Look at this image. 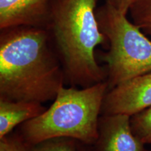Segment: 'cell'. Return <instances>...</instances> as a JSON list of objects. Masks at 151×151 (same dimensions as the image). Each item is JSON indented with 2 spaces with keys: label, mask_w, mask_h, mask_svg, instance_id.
Returning <instances> with one entry per match:
<instances>
[{
  "label": "cell",
  "mask_w": 151,
  "mask_h": 151,
  "mask_svg": "<svg viewBox=\"0 0 151 151\" xmlns=\"http://www.w3.org/2000/svg\"><path fill=\"white\" fill-rule=\"evenodd\" d=\"M48 29L16 26L1 29L0 99L45 103L64 86L63 67Z\"/></svg>",
  "instance_id": "obj_1"
},
{
  "label": "cell",
  "mask_w": 151,
  "mask_h": 151,
  "mask_svg": "<svg viewBox=\"0 0 151 151\" xmlns=\"http://www.w3.org/2000/svg\"><path fill=\"white\" fill-rule=\"evenodd\" d=\"M98 0H50L46 29L73 86L86 88L106 81L107 73L96 60L95 49L107 39L97 18Z\"/></svg>",
  "instance_id": "obj_2"
},
{
  "label": "cell",
  "mask_w": 151,
  "mask_h": 151,
  "mask_svg": "<svg viewBox=\"0 0 151 151\" xmlns=\"http://www.w3.org/2000/svg\"><path fill=\"white\" fill-rule=\"evenodd\" d=\"M108 91L106 81L81 89L63 86L49 108L22 124L20 135L29 146L59 137L94 145L99 135V114Z\"/></svg>",
  "instance_id": "obj_3"
},
{
  "label": "cell",
  "mask_w": 151,
  "mask_h": 151,
  "mask_svg": "<svg viewBox=\"0 0 151 151\" xmlns=\"http://www.w3.org/2000/svg\"><path fill=\"white\" fill-rule=\"evenodd\" d=\"M99 25L109 48L106 62L109 90L129 79L151 72V41L127 15L106 1L97 10Z\"/></svg>",
  "instance_id": "obj_4"
},
{
  "label": "cell",
  "mask_w": 151,
  "mask_h": 151,
  "mask_svg": "<svg viewBox=\"0 0 151 151\" xmlns=\"http://www.w3.org/2000/svg\"><path fill=\"white\" fill-rule=\"evenodd\" d=\"M150 106L151 72H149L109 90L104 100L101 114L132 116Z\"/></svg>",
  "instance_id": "obj_5"
},
{
  "label": "cell",
  "mask_w": 151,
  "mask_h": 151,
  "mask_svg": "<svg viewBox=\"0 0 151 151\" xmlns=\"http://www.w3.org/2000/svg\"><path fill=\"white\" fill-rule=\"evenodd\" d=\"M99 135L94 151H145V144L134 134L131 116L125 114L99 117Z\"/></svg>",
  "instance_id": "obj_6"
},
{
  "label": "cell",
  "mask_w": 151,
  "mask_h": 151,
  "mask_svg": "<svg viewBox=\"0 0 151 151\" xmlns=\"http://www.w3.org/2000/svg\"><path fill=\"white\" fill-rule=\"evenodd\" d=\"M50 0H0V29L16 26L46 29Z\"/></svg>",
  "instance_id": "obj_7"
},
{
  "label": "cell",
  "mask_w": 151,
  "mask_h": 151,
  "mask_svg": "<svg viewBox=\"0 0 151 151\" xmlns=\"http://www.w3.org/2000/svg\"><path fill=\"white\" fill-rule=\"evenodd\" d=\"M46 110L41 103L0 99V139L9 135L22 124Z\"/></svg>",
  "instance_id": "obj_8"
},
{
  "label": "cell",
  "mask_w": 151,
  "mask_h": 151,
  "mask_svg": "<svg viewBox=\"0 0 151 151\" xmlns=\"http://www.w3.org/2000/svg\"><path fill=\"white\" fill-rule=\"evenodd\" d=\"M132 22L151 36V0H135L129 11Z\"/></svg>",
  "instance_id": "obj_9"
},
{
  "label": "cell",
  "mask_w": 151,
  "mask_h": 151,
  "mask_svg": "<svg viewBox=\"0 0 151 151\" xmlns=\"http://www.w3.org/2000/svg\"><path fill=\"white\" fill-rule=\"evenodd\" d=\"M131 125L141 142L151 144V106L131 116Z\"/></svg>",
  "instance_id": "obj_10"
},
{
  "label": "cell",
  "mask_w": 151,
  "mask_h": 151,
  "mask_svg": "<svg viewBox=\"0 0 151 151\" xmlns=\"http://www.w3.org/2000/svg\"><path fill=\"white\" fill-rule=\"evenodd\" d=\"M78 142L71 138L59 137L47 139L29 146L31 151H78Z\"/></svg>",
  "instance_id": "obj_11"
},
{
  "label": "cell",
  "mask_w": 151,
  "mask_h": 151,
  "mask_svg": "<svg viewBox=\"0 0 151 151\" xmlns=\"http://www.w3.org/2000/svg\"><path fill=\"white\" fill-rule=\"evenodd\" d=\"M0 151H31L20 135L11 134L0 139Z\"/></svg>",
  "instance_id": "obj_12"
},
{
  "label": "cell",
  "mask_w": 151,
  "mask_h": 151,
  "mask_svg": "<svg viewBox=\"0 0 151 151\" xmlns=\"http://www.w3.org/2000/svg\"><path fill=\"white\" fill-rule=\"evenodd\" d=\"M134 1L135 0H106V2L126 15L129 12L130 7Z\"/></svg>",
  "instance_id": "obj_13"
},
{
  "label": "cell",
  "mask_w": 151,
  "mask_h": 151,
  "mask_svg": "<svg viewBox=\"0 0 151 151\" xmlns=\"http://www.w3.org/2000/svg\"><path fill=\"white\" fill-rule=\"evenodd\" d=\"M78 151H89V150H88V149H86V148H81V147L78 146Z\"/></svg>",
  "instance_id": "obj_14"
},
{
  "label": "cell",
  "mask_w": 151,
  "mask_h": 151,
  "mask_svg": "<svg viewBox=\"0 0 151 151\" xmlns=\"http://www.w3.org/2000/svg\"><path fill=\"white\" fill-rule=\"evenodd\" d=\"M145 151H151V150H147V149H146V150Z\"/></svg>",
  "instance_id": "obj_15"
}]
</instances>
